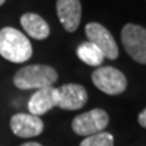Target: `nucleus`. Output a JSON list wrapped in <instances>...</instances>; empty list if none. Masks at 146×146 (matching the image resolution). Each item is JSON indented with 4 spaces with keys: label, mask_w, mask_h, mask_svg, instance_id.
<instances>
[{
    "label": "nucleus",
    "mask_w": 146,
    "mask_h": 146,
    "mask_svg": "<svg viewBox=\"0 0 146 146\" xmlns=\"http://www.w3.org/2000/svg\"><path fill=\"white\" fill-rule=\"evenodd\" d=\"M32 54V44L22 32L12 27L0 29V55L4 58L13 63H22L28 61Z\"/></svg>",
    "instance_id": "nucleus-1"
},
{
    "label": "nucleus",
    "mask_w": 146,
    "mask_h": 146,
    "mask_svg": "<svg viewBox=\"0 0 146 146\" xmlns=\"http://www.w3.org/2000/svg\"><path fill=\"white\" fill-rule=\"evenodd\" d=\"M58 76L55 68L48 65H29L25 66L16 72L13 77V84L18 89H42L52 86Z\"/></svg>",
    "instance_id": "nucleus-2"
},
{
    "label": "nucleus",
    "mask_w": 146,
    "mask_h": 146,
    "mask_svg": "<svg viewBox=\"0 0 146 146\" xmlns=\"http://www.w3.org/2000/svg\"><path fill=\"white\" fill-rule=\"evenodd\" d=\"M122 43L128 55L141 65H146V28L127 23L121 32Z\"/></svg>",
    "instance_id": "nucleus-3"
},
{
    "label": "nucleus",
    "mask_w": 146,
    "mask_h": 146,
    "mask_svg": "<svg viewBox=\"0 0 146 146\" xmlns=\"http://www.w3.org/2000/svg\"><path fill=\"white\" fill-rule=\"evenodd\" d=\"M91 80L99 90L107 95L122 94L128 85L125 76L111 66H104L95 70L91 74Z\"/></svg>",
    "instance_id": "nucleus-4"
},
{
    "label": "nucleus",
    "mask_w": 146,
    "mask_h": 146,
    "mask_svg": "<svg viewBox=\"0 0 146 146\" xmlns=\"http://www.w3.org/2000/svg\"><path fill=\"white\" fill-rule=\"evenodd\" d=\"M108 123L110 117L107 112L102 108H94L74 117L72 121V129L77 135L90 136L104 131Z\"/></svg>",
    "instance_id": "nucleus-5"
},
{
    "label": "nucleus",
    "mask_w": 146,
    "mask_h": 146,
    "mask_svg": "<svg viewBox=\"0 0 146 146\" xmlns=\"http://www.w3.org/2000/svg\"><path fill=\"white\" fill-rule=\"evenodd\" d=\"M85 33L89 42L101 50L105 57L110 60H116L119 54V50L116 44V40L113 39L112 34L110 33L107 28H105L102 25L98 22H90L85 26Z\"/></svg>",
    "instance_id": "nucleus-6"
},
{
    "label": "nucleus",
    "mask_w": 146,
    "mask_h": 146,
    "mask_svg": "<svg viewBox=\"0 0 146 146\" xmlns=\"http://www.w3.org/2000/svg\"><path fill=\"white\" fill-rule=\"evenodd\" d=\"M57 89V106L62 110L76 111L88 101V93L83 85L76 83L63 84Z\"/></svg>",
    "instance_id": "nucleus-7"
},
{
    "label": "nucleus",
    "mask_w": 146,
    "mask_h": 146,
    "mask_svg": "<svg viewBox=\"0 0 146 146\" xmlns=\"http://www.w3.org/2000/svg\"><path fill=\"white\" fill-rule=\"evenodd\" d=\"M12 133L20 138H33L43 133L44 123L38 116L28 113H16L10 119Z\"/></svg>",
    "instance_id": "nucleus-8"
},
{
    "label": "nucleus",
    "mask_w": 146,
    "mask_h": 146,
    "mask_svg": "<svg viewBox=\"0 0 146 146\" xmlns=\"http://www.w3.org/2000/svg\"><path fill=\"white\" fill-rule=\"evenodd\" d=\"M56 12L67 32L72 33L77 31L82 20L80 0H56Z\"/></svg>",
    "instance_id": "nucleus-9"
},
{
    "label": "nucleus",
    "mask_w": 146,
    "mask_h": 146,
    "mask_svg": "<svg viewBox=\"0 0 146 146\" xmlns=\"http://www.w3.org/2000/svg\"><path fill=\"white\" fill-rule=\"evenodd\" d=\"M57 106V89L54 86L38 89L32 95L28 102V110L31 115L42 116L51 108Z\"/></svg>",
    "instance_id": "nucleus-10"
},
{
    "label": "nucleus",
    "mask_w": 146,
    "mask_h": 146,
    "mask_svg": "<svg viewBox=\"0 0 146 146\" xmlns=\"http://www.w3.org/2000/svg\"><path fill=\"white\" fill-rule=\"evenodd\" d=\"M21 26L23 27L26 33L36 40L46 39L50 35V27L42 16L36 13L27 12L20 18Z\"/></svg>",
    "instance_id": "nucleus-11"
},
{
    "label": "nucleus",
    "mask_w": 146,
    "mask_h": 146,
    "mask_svg": "<svg viewBox=\"0 0 146 146\" xmlns=\"http://www.w3.org/2000/svg\"><path fill=\"white\" fill-rule=\"evenodd\" d=\"M77 55H78L79 60L86 63L88 66H99L105 60L101 50L90 42L82 43L77 48Z\"/></svg>",
    "instance_id": "nucleus-12"
},
{
    "label": "nucleus",
    "mask_w": 146,
    "mask_h": 146,
    "mask_svg": "<svg viewBox=\"0 0 146 146\" xmlns=\"http://www.w3.org/2000/svg\"><path fill=\"white\" fill-rule=\"evenodd\" d=\"M115 139L111 133L101 131V133L86 136L79 146H113Z\"/></svg>",
    "instance_id": "nucleus-13"
},
{
    "label": "nucleus",
    "mask_w": 146,
    "mask_h": 146,
    "mask_svg": "<svg viewBox=\"0 0 146 146\" xmlns=\"http://www.w3.org/2000/svg\"><path fill=\"white\" fill-rule=\"evenodd\" d=\"M138 122H139V124H140L141 127L146 128V108L144 110V111H141V112L139 113Z\"/></svg>",
    "instance_id": "nucleus-14"
},
{
    "label": "nucleus",
    "mask_w": 146,
    "mask_h": 146,
    "mask_svg": "<svg viewBox=\"0 0 146 146\" xmlns=\"http://www.w3.org/2000/svg\"><path fill=\"white\" fill-rule=\"evenodd\" d=\"M21 146H43V145H40L39 143H26V144L21 145Z\"/></svg>",
    "instance_id": "nucleus-15"
},
{
    "label": "nucleus",
    "mask_w": 146,
    "mask_h": 146,
    "mask_svg": "<svg viewBox=\"0 0 146 146\" xmlns=\"http://www.w3.org/2000/svg\"><path fill=\"white\" fill-rule=\"evenodd\" d=\"M5 1H6V0H0V6H1V5H3V4H4V3H5Z\"/></svg>",
    "instance_id": "nucleus-16"
}]
</instances>
